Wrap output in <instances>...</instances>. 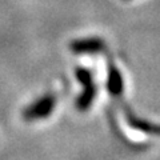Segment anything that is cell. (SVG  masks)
<instances>
[{
    "instance_id": "6da1fadb",
    "label": "cell",
    "mask_w": 160,
    "mask_h": 160,
    "mask_svg": "<svg viewBox=\"0 0 160 160\" xmlns=\"http://www.w3.org/2000/svg\"><path fill=\"white\" fill-rule=\"evenodd\" d=\"M56 106V96L51 93H47L44 96L35 100L32 104L23 111V118L27 122H35V120L47 119L53 112Z\"/></svg>"
},
{
    "instance_id": "7a4b0ae2",
    "label": "cell",
    "mask_w": 160,
    "mask_h": 160,
    "mask_svg": "<svg viewBox=\"0 0 160 160\" xmlns=\"http://www.w3.org/2000/svg\"><path fill=\"white\" fill-rule=\"evenodd\" d=\"M106 44L104 40L100 38H84L72 40L69 44V49L78 55H91L103 51Z\"/></svg>"
},
{
    "instance_id": "3957f363",
    "label": "cell",
    "mask_w": 160,
    "mask_h": 160,
    "mask_svg": "<svg viewBox=\"0 0 160 160\" xmlns=\"http://www.w3.org/2000/svg\"><path fill=\"white\" fill-rule=\"evenodd\" d=\"M124 88V80L122 76V72L118 67L109 66L108 75H107V89L112 96H119L123 92Z\"/></svg>"
},
{
    "instance_id": "277c9868",
    "label": "cell",
    "mask_w": 160,
    "mask_h": 160,
    "mask_svg": "<svg viewBox=\"0 0 160 160\" xmlns=\"http://www.w3.org/2000/svg\"><path fill=\"white\" fill-rule=\"evenodd\" d=\"M95 96H96V87H95L93 82L83 86V91L76 99V107L79 111H87L93 103Z\"/></svg>"
},
{
    "instance_id": "5b68a950",
    "label": "cell",
    "mask_w": 160,
    "mask_h": 160,
    "mask_svg": "<svg viewBox=\"0 0 160 160\" xmlns=\"http://www.w3.org/2000/svg\"><path fill=\"white\" fill-rule=\"evenodd\" d=\"M128 122L135 129H139V131H142V132H146V133H155L156 132V127H155L153 124L148 123L143 119L135 118V116H132V115L128 116Z\"/></svg>"
},
{
    "instance_id": "8992f818",
    "label": "cell",
    "mask_w": 160,
    "mask_h": 160,
    "mask_svg": "<svg viewBox=\"0 0 160 160\" xmlns=\"http://www.w3.org/2000/svg\"><path fill=\"white\" fill-rule=\"evenodd\" d=\"M75 76H76L78 82L82 84V86H86V84L93 82L92 73H91V71H89V69H87V68H78L76 72H75Z\"/></svg>"
},
{
    "instance_id": "52a82bcc",
    "label": "cell",
    "mask_w": 160,
    "mask_h": 160,
    "mask_svg": "<svg viewBox=\"0 0 160 160\" xmlns=\"http://www.w3.org/2000/svg\"><path fill=\"white\" fill-rule=\"evenodd\" d=\"M155 133H160V127H156V132Z\"/></svg>"
}]
</instances>
